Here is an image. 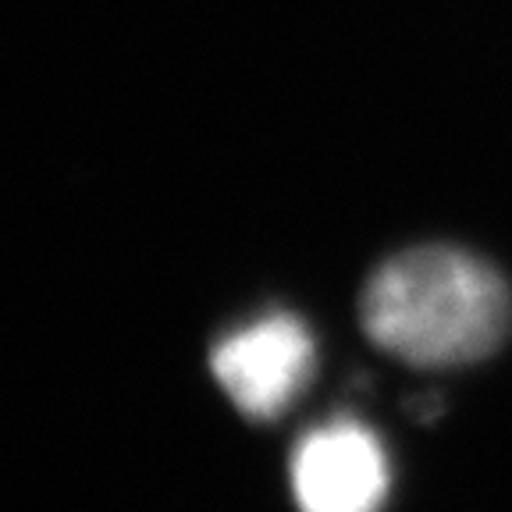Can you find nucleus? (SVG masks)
Segmentation results:
<instances>
[{
    "label": "nucleus",
    "instance_id": "7ed1b4c3",
    "mask_svg": "<svg viewBox=\"0 0 512 512\" xmlns=\"http://www.w3.org/2000/svg\"><path fill=\"white\" fill-rule=\"evenodd\" d=\"M392 470L374 431L335 416L292 452V491L303 512H381Z\"/></svg>",
    "mask_w": 512,
    "mask_h": 512
},
{
    "label": "nucleus",
    "instance_id": "f03ea898",
    "mask_svg": "<svg viewBox=\"0 0 512 512\" xmlns=\"http://www.w3.org/2000/svg\"><path fill=\"white\" fill-rule=\"evenodd\" d=\"M317 367V342L296 313H267L224 335L210 370L228 399L253 420H274L299 402Z\"/></svg>",
    "mask_w": 512,
    "mask_h": 512
},
{
    "label": "nucleus",
    "instance_id": "f257e3e1",
    "mask_svg": "<svg viewBox=\"0 0 512 512\" xmlns=\"http://www.w3.org/2000/svg\"><path fill=\"white\" fill-rule=\"evenodd\" d=\"M360 324L384 352L416 367H466L512 328V296L491 264L452 246H420L370 274Z\"/></svg>",
    "mask_w": 512,
    "mask_h": 512
}]
</instances>
